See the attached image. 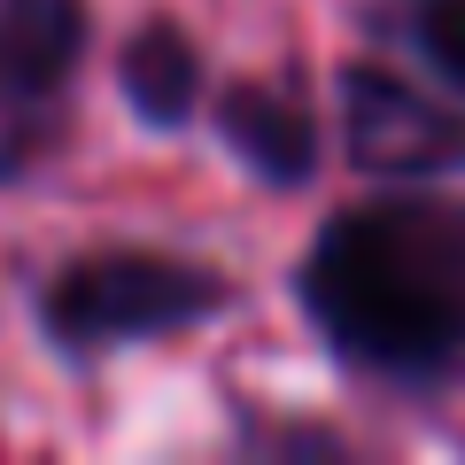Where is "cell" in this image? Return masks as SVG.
I'll use <instances>...</instances> for the list:
<instances>
[{"label":"cell","mask_w":465,"mask_h":465,"mask_svg":"<svg viewBox=\"0 0 465 465\" xmlns=\"http://www.w3.org/2000/svg\"><path fill=\"white\" fill-rule=\"evenodd\" d=\"M311 318L372 372H434L465 349V210L372 202L326 225L302 272Z\"/></svg>","instance_id":"cell-1"},{"label":"cell","mask_w":465,"mask_h":465,"mask_svg":"<svg viewBox=\"0 0 465 465\" xmlns=\"http://www.w3.org/2000/svg\"><path fill=\"white\" fill-rule=\"evenodd\" d=\"M225 287L194 264H163V256H85L54 280L47 326L78 349H116L140 333L194 326L202 311H217Z\"/></svg>","instance_id":"cell-2"},{"label":"cell","mask_w":465,"mask_h":465,"mask_svg":"<svg viewBox=\"0 0 465 465\" xmlns=\"http://www.w3.org/2000/svg\"><path fill=\"white\" fill-rule=\"evenodd\" d=\"M78 47H85L78 0H0V179L54 140Z\"/></svg>","instance_id":"cell-3"},{"label":"cell","mask_w":465,"mask_h":465,"mask_svg":"<svg viewBox=\"0 0 465 465\" xmlns=\"http://www.w3.org/2000/svg\"><path fill=\"white\" fill-rule=\"evenodd\" d=\"M341 133L365 171H450L465 163L458 116H442L427 94H411L388 70H357L341 85Z\"/></svg>","instance_id":"cell-4"},{"label":"cell","mask_w":465,"mask_h":465,"mask_svg":"<svg viewBox=\"0 0 465 465\" xmlns=\"http://www.w3.org/2000/svg\"><path fill=\"white\" fill-rule=\"evenodd\" d=\"M225 133L264 179H302V171H311V148H318L302 101L280 94V85H241V94L225 101Z\"/></svg>","instance_id":"cell-5"},{"label":"cell","mask_w":465,"mask_h":465,"mask_svg":"<svg viewBox=\"0 0 465 465\" xmlns=\"http://www.w3.org/2000/svg\"><path fill=\"white\" fill-rule=\"evenodd\" d=\"M124 94H133V109L148 116V124H179V116L194 109V94H202L194 47H186L171 24H148V32L124 47Z\"/></svg>","instance_id":"cell-6"},{"label":"cell","mask_w":465,"mask_h":465,"mask_svg":"<svg viewBox=\"0 0 465 465\" xmlns=\"http://www.w3.org/2000/svg\"><path fill=\"white\" fill-rule=\"evenodd\" d=\"M411 47L434 63V78L465 94V0H419L411 8Z\"/></svg>","instance_id":"cell-7"}]
</instances>
